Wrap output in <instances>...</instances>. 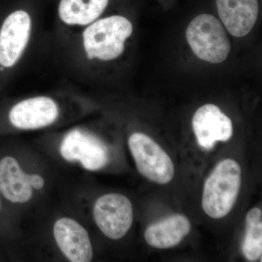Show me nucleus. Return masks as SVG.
Returning a JSON list of instances; mask_svg holds the SVG:
<instances>
[{"label": "nucleus", "instance_id": "f03ea898", "mask_svg": "<svg viewBox=\"0 0 262 262\" xmlns=\"http://www.w3.org/2000/svg\"><path fill=\"white\" fill-rule=\"evenodd\" d=\"M241 187V168L232 159L222 160L210 174L203 188L202 206L213 219L226 216L232 211Z\"/></svg>", "mask_w": 262, "mask_h": 262}, {"label": "nucleus", "instance_id": "2eb2a0df", "mask_svg": "<svg viewBox=\"0 0 262 262\" xmlns=\"http://www.w3.org/2000/svg\"><path fill=\"white\" fill-rule=\"evenodd\" d=\"M246 231L242 251L249 261L261 259L262 255V212L258 208L248 212L246 218Z\"/></svg>", "mask_w": 262, "mask_h": 262}, {"label": "nucleus", "instance_id": "f8f14e48", "mask_svg": "<svg viewBox=\"0 0 262 262\" xmlns=\"http://www.w3.org/2000/svg\"><path fill=\"white\" fill-rule=\"evenodd\" d=\"M108 0H61L58 15L66 28L81 30L100 18Z\"/></svg>", "mask_w": 262, "mask_h": 262}, {"label": "nucleus", "instance_id": "ddd939ff", "mask_svg": "<svg viewBox=\"0 0 262 262\" xmlns=\"http://www.w3.org/2000/svg\"><path fill=\"white\" fill-rule=\"evenodd\" d=\"M190 231V222L187 217L174 214L150 225L145 231L144 238L151 247L166 249L178 246Z\"/></svg>", "mask_w": 262, "mask_h": 262}, {"label": "nucleus", "instance_id": "9b49d317", "mask_svg": "<svg viewBox=\"0 0 262 262\" xmlns=\"http://www.w3.org/2000/svg\"><path fill=\"white\" fill-rule=\"evenodd\" d=\"M219 15L232 35L245 37L256 24L257 0H216Z\"/></svg>", "mask_w": 262, "mask_h": 262}, {"label": "nucleus", "instance_id": "4468645a", "mask_svg": "<svg viewBox=\"0 0 262 262\" xmlns=\"http://www.w3.org/2000/svg\"><path fill=\"white\" fill-rule=\"evenodd\" d=\"M0 192L14 203H25L32 198L28 174L24 173L17 160L11 157L0 160Z\"/></svg>", "mask_w": 262, "mask_h": 262}, {"label": "nucleus", "instance_id": "6e6552de", "mask_svg": "<svg viewBox=\"0 0 262 262\" xmlns=\"http://www.w3.org/2000/svg\"><path fill=\"white\" fill-rule=\"evenodd\" d=\"M56 100L48 96H37L19 101L10 108L8 118L11 125L20 130H36L53 125L60 116Z\"/></svg>", "mask_w": 262, "mask_h": 262}, {"label": "nucleus", "instance_id": "f257e3e1", "mask_svg": "<svg viewBox=\"0 0 262 262\" xmlns=\"http://www.w3.org/2000/svg\"><path fill=\"white\" fill-rule=\"evenodd\" d=\"M133 24L122 15L98 18L80 30V52L89 61H111L122 56Z\"/></svg>", "mask_w": 262, "mask_h": 262}, {"label": "nucleus", "instance_id": "dca6fc26", "mask_svg": "<svg viewBox=\"0 0 262 262\" xmlns=\"http://www.w3.org/2000/svg\"><path fill=\"white\" fill-rule=\"evenodd\" d=\"M28 182L31 187L36 189H41L45 185L44 179L37 174H28Z\"/></svg>", "mask_w": 262, "mask_h": 262}, {"label": "nucleus", "instance_id": "423d86ee", "mask_svg": "<svg viewBox=\"0 0 262 262\" xmlns=\"http://www.w3.org/2000/svg\"><path fill=\"white\" fill-rule=\"evenodd\" d=\"M94 217L98 228L105 236L119 239L127 234L132 226V204L123 194H104L95 203Z\"/></svg>", "mask_w": 262, "mask_h": 262}, {"label": "nucleus", "instance_id": "20e7f679", "mask_svg": "<svg viewBox=\"0 0 262 262\" xmlns=\"http://www.w3.org/2000/svg\"><path fill=\"white\" fill-rule=\"evenodd\" d=\"M32 32V18L26 10H15L4 19L0 26V71L10 72L20 63Z\"/></svg>", "mask_w": 262, "mask_h": 262}, {"label": "nucleus", "instance_id": "9d476101", "mask_svg": "<svg viewBox=\"0 0 262 262\" xmlns=\"http://www.w3.org/2000/svg\"><path fill=\"white\" fill-rule=\"evenodd\" d=\"M56 244L62 253L72 262H89L93 248L89 232L75 220L62 218L53 227Z\"/></svg>", "mask_w": 262, "mask_h": 262}, {"label": "nucleus", "instance_id": "39448f33", "mask_svg": "<svg viewBox=\"0 0 262 262\" xmlns=\"http://www.w3.org/2000/svg\"><path fill=\"white\" fill-rule=\"evenodd\" d=\"M128 146L141 175L157 184L171 182L175 173L173 162L156 141L145 134L134 133L129 137Z\"/></svg>", "mask_w": 262, "mask_h": 262}, {"label": "nucleus", "instance_id": "1a4fd4ad", "mask_svg": "<svg viewBox=\"0 0 262 262\" xmlns=\"http://www.w3.org/2000/svg\"><path fill=\"white\" fill-rule=\"evenodd\" d=\"M192 127L199 145L211 149L217 141H227L232 138V121L214 104H206L196 110Z\"/></svg>", "mask_w": 262, "mask_h": 262}, {"label": "nucleus", "instance_id": "0eeeda50", "mask_svg": "<svg viewBox=\"0 0 262 262\" xmlns=\"http://www.w3.org/2000/svg\"><path fill=\"white\" fill-rule=\"evenodd\" d=\"M60 151L67 161H80L84 168L93 171L103 168L108 162L106 146L96 136L81 129L71 130L65 136Z\"/></svg>", "mask_w": 262, "mask_h": 262}, {"label": "nucleus", "instance_id": "f3484780", "mask_svg": "<svg viewBox=\"0 0 262 262\" xmlns=\"http://www.w3.org/2000/svg\"><path fill=\"white\" fill-rule=\"evenodd\" d=\"M0 208H1V202H0Z\"/></svg>", "mask_w": 262, "mask_h": 262}, {"label": "nucleus", "instance_id": "7ed1b4c3", "mask_svg": "<svg viewBox=\"0 0 262 262\" xmlns=\"http://www.w3.org/2000/svg\"><path fill=\"white\" fill-rule=\"evenodd\" d=\"M186 37L194 54L203 61L222 63L230 52L227 33L213 15L201 14L193 19L188 26Z\"/></svg>", "mask_w": 262, "mask_h": 262}]
</instances>
